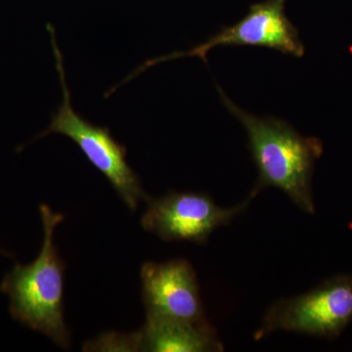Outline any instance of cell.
Returning <instances> with one entry per match:
<instances>
[{
	"label": "cell",
	"mask_w": 352,
	"mask_h": 352,
	"mask_svg": "<svg viewBox=\"0 0 352 352\" xmlns=\"http://www.w3.org/2000/svg\"><path fill=\"white\" fill-rule=\"evenodd\" d=\"M147 316L208 323L193 266L186 259L146 263L140 271Z\"/></svg>",
	"instance_id": "52a82bcc"
},
{
	"label": "cell",
	"mask_w": 352,
	"mask_h": 352,
	"mask_svg": "<svg viewBox=\"0 0 352 352\" xmlns=\"http://www.w3.org/2000/svg\"><path fill=\"white\" fill-rule=\"evenodd\" d=\"M285 6L286 0H263L252 4L249 12L239 22L230 27L222 28L221 31L214 36L189 51L173 52L166 56L148 60L120 85L129 82L150 67L168 60L199 57L207 64L208 51L217 46H261L291 56L302 57L305 45L300 41L298 29L287 17Z\"/></svg>",
	"instance_id": "5b68a950"
},
{
	"label": "cell",
	"mask_w": 352,
	"mask_h": 352,
	"mask_svg": "<svg viewBox=\"0 0 352 352\" xmlns=\"http://www.w3.org/2000/svg\"><path fill=\"white\" fill-rule=\"evenodd\" d=\"M135 333L138 351H223L217 331L208 322L193 324L146 315L144 326Z\"/></svg>",
	"instance_id": "ba28073f"
},
{
	"label": "cell",
	"mask_w": 352,
	"mask_h": 352,
	"mask_svg": "<svg viewBox=\"0 0 352 352\" xmlns=\"http://www.w3.org/2000/svg\"><path fill=\"white\" fill-rule=\"evenodd\" d=\"M252 189L239 205L221 208L210 196L192 192H168L161 198H149L141 226L166 242L185 241L204 245L215 229L230 223L245 212L258 195Z\"/></svg>",
	"instance_id": "8992f818"
},
{
	"label": "cell",
	"mask_w": 352,
	"mask_h": 352,
	"mask_svg": "<svg viewBox=\"0 0 352 352\" xmlns=\"http://www.w3.org/2000/svg\"><path fill=\"white\" fill-rule=\"evenodd\" d=\"M217 90L222 103L247 131L250 151L258 171L254 189L259 193L275 187L302 212L314 214L312 175L315 162L323 152L321 141L302 135L283 120L245 112L221 88Z\"/></svg>",
	"instance_id": "6da1fadb"
},
{
	"label": "cell",
	"mask_w": 352,
	"mask_h": 352,
	"mask_svg": "<svg viewBox=\"0 0 352 352\" xmlns=\"http://www.w3.org/2000/svg\"><path fill=\"white\" fill-rule=\"evenodd\" d=\"M43 226V243L36 261L17 263L0 285L10 300L13 319L32 330L43 333L61 346L71 347V333L64 319L65 263L54 242L55 228L65 215L39 206Z\"/></svg>",
	"instance_id": "7a4b0ae2"
},
{
	"label": "cell",
	"mask_w": 352,
	"mask_h": 352,
	"mask_svg": "<svg viewBox=\"0 0 352 352\" xmlns=\"http://www.w3.org/2000/svg\"><path fill=\"white\" fill-rule=\"evenodd\" d=\"M351 321L352 277L344 275L303 295L273 303L264 315L256 338L278 331L337 337Z\"/></svg>",
	"instance_id": "277c9868"
},
{
	"label": "cell",
	"mask_w": 352,
	"mask_h": 352,
	"mask_svg": "<svg viewBox=\"0 0 352 352\" xmlns=\"http://www.w3.org/2000/svg\"><path fill=\"white\" fill-rule=\"evenodd\" d=\"M55 63L63 91V101L56 113L51 115L50 126L36 139L50 134H62L78 145L87 161L107 178L127 208L135 210L139 201L149 200L141 185L140 178L126 161V146L120 144L106 126H94L74 110L71 91L66 82L63 55L58 47L54 28L47 25Z\"/></svg>",
	"instance_id": "3957f363"
},
{
	"label": "cell",
	"mask_w": 352,
	"mask_h": 352,
	"mask_svg": "<svg viewBox=\"0 0 352 352\" xmlns=\"http://www.w3.org/2000/svg\"><path fill=\"white\" fill-rule=\"evenodd\" d=\"M83 351H138L136 333H106L90 340L83 346Z\"/></svg>",
	"instance_id": "9c48e42d"
},
{
	"label": "cell",
	"mask_w": 352,
	"mask_h": 352,
	"mask_svg": "<svg viewBox=\"0 0 352 352\" xmlns=\"http://www.w3.org/2000/svg\"><path fill=\"white\" fill-rule=\"evenodd\" d=\"M0 254H3V256H11V254H9V252H7L6 251H4V250L0 249Z\"/></svg>",
	"instance_id": "30bf717a"
}]
</instances>
